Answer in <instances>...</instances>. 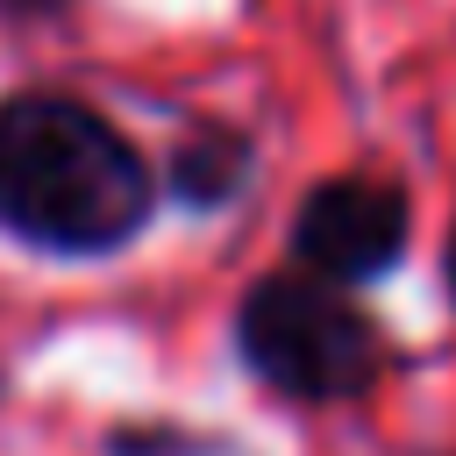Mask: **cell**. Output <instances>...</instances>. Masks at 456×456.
Here are the masks:
<instances>
[{"instance_id":"obj_3","label":"cell","mask_w":456,"mask_h":456,"mask_svg":"<svg viewBox=\"0 0 456 456\" xmlns=\"http://www.w3.org/2000/svg\"><path fill=\"white\" fill-rule=\"evenodd\" d=\"M292 235H299V256L321 278L356 285V278H378L406 249V200L378 178H328V185L306 192Z\"/></svg>"},{"instance_id":"obj_4","label":"cell","mask_w":456,"mask_h":456,"mask_svg":"<svg viewBox=\"0 0 456 456\" xmlns=\"http://www.w3.org/2000/svg\"><path fill=\"white\" fill-rule=\"evenodd\" d=\"M242 164H249V150H242L228 128H192V135L171 150V185H178L192 207H214V200H228V192L242 185Z\"/></svg>"},{"instance_id":"obj_2","label":"cell","mask_w":456,"mask_h":456,"mask_svg":"<svg viewBox=\"0 0 456 456\" xmlns=\"http://www.w3.org/2000/svg\"><path fill=\"white\" fill-rule=\"evenodd\" d=\"M242 363L292 399H349L378 370V328L349 292L314 278H264L235 314Z\"/></svg>"},{"instance_id":"obj_1","label":"cell","mask_w":456,"mask_h":456,"mask_svg":"<svg viewBox=\"0 0 456 456\" xmlns=\"http://www.w3.org/2000/svg\"><path fill=\"white\" fill-rule=\"evenodd\" d=\"M150 214L142 157L78 100L14 93L0 107V228L36 249H114Z\"/></svg>"},{"instance_id":"obj_6","label":"cell","mask_w":456,"mask_h":456,"mask_svg":"<svg viewBox=\"0 0 456 456\" xmlns=\"http://www.w3.org/2000/svg\"><path fill=\"white\" fill-rule=\"evenodd\" d=\"M7 7H64V0H7Z\"/></svg>"},{"instance_id":"obj_5","label":"cell","mask_w":456,"mask_h":456,"mask_svg":"<svg viewBox=\"0 0 456 456\" xmlns=\"http://www.w3.org/2000/svg\"><path fill=\"white\" fill-rule=\"evenodd\" d=\"M449 299H456V235H449Z\"/></svg>"}]
</instances>
